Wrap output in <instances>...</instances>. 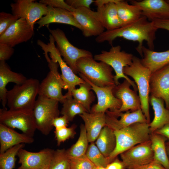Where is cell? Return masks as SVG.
I'll list each match as a JSON object with an SVG mask.
<instances>
[{
  "label": "cell",
  "instance_id": "obj_1",
  "mask_svg": "<svg viewBox=\"0 0 169 169\" xmlns=\"http://www.w3.org/2000/svg\"><path fill=\"white\" fill-rule=\"evenodd\" d=\"M157 29L152 21H148L146 17L142 16L131 23L114 30L105 31L97 36L95 41L98 43L107 41L112 44L116 38L122 37L127 40L137 42L138 44L136 49L142 57L144 41L146 42L149 49L153 50Z\"/></svg>",
  "mask_w": 169,
  "mask_h": 169
},
{
  "label": "cell",
  "instance_id": "obj_2",
  "mask_svg": "<svg viewBox=\"0 0 169 169\" xmlns=\"http://www.w3.org/2000/svg\"><path fill=\"white\" fill-rule=\"evenodd\" d=\"M115 147L107 158L110 163L119 154L140 144L150 140L149 123L137 122L120 130L114 131Z\"/></svg>",
  "mask_w": 169,
  "mask_h": 169
},
{
  "label": "cell",
  "instance_id": "obj_3",
  "mask_svg": "<svg viewBox=\"0 0 169 169\" xmlns=\"http://www.w3.org/2000/svg\"><path fill=\"white\" fill-rule=\"evenodd\" d=\"M78 73H80L95 85L100 87L115 86L113 69L102 62H97L93 57H82L77 61Z\"/></svg>",
  "mask_w": 169,
  "mask_h": 169
},
{
  "label": "cell",
  "instance_id": "obj_4",
  "mask_svg": "<svg viewBox=\"0 0 169 169\" xmlns=\"http://www.w3.org/2000/svg\"><path fill=\"white\" fill-rule=\"evenodd\" d=\"M123 71L125 75L132 77L136 84L141 110L149 124V83L151 72L148 68L143 65L141 59L135 56H134L131 64L125 67Z\"/></svg>",
  "mask_w": 169,
  "mask_h": 169
},
{
  "label": "cell",
  "instance_id": "obj_5",
  "mask_svg": "<svg viewBox=\"0 0 169 169\" xmlns=\"http://www.w3.org/2000/svg\"><path fill=\"white\" fill-rule=\"evenodd\" d=\"M40 84L37 79L30 78L21 84L15 85L8 90L7 105L9 109L33 110Z\"/></svg>",
  "mask_w": 169,
  "mask_h": 169
},
{
  "label": "cell",
  "instance_id": "obj_6",
  "mask_svg": "<svg viewBox=\"0 0 169 169\" xmlns=\"http://www.w3.org/2000/svg\"><path fill=\"white\" fill-rule=\"evenodd\" d=\"M133 54L121 50L120 45L112 46L109 51L103 50L100 53L94 56L97 61H101L110 66L114 70L115 74L114 80L116 85L120 83L119 79L123 78L127 80L132 86L134 90H138L137 85L134 81L130 79L123 73V69L131 64L134 57Z\"/></svg>",
  "mask_w": 169,
  "mask_h": 169
},
{
  "label": "cell",
  "instance_id": "obj_7",
  "mask_svg": "<svg viewBox=\"0 0 169 169\" xmlns=\"http://www.w3.org/2000/svg\"><path fill=\"white\" fill-rule=\"evenodd\" d=\"M59 101L38 95L36 101L33 114L36 129L47 136L53 129V121L59 116Z\"/></svg>",
  "mask_w": 169,
  "mask_h": 169
},
{
  "label": "cell",
  "instance_id": "obj_8",
  "mask_svg": "<svg viewBox=\"0 0 169 169\" xmlns=\"http://www.w3.org/2000/svg\"><path fill=\"white\" fill-rule=\"evenodd\" d=\"M45 57L48 63L49 71L40 84L38 95L63 103L66 97L63 95L62 90L67 88L58 71L59 64L54 59H50L49 55Z\"/></svg>",
  "mask_w": 169,
  "mask_h": 169
},
{
  "label": "cell",
  "instance_id": "obj_9",
  "mask_svg": "<svg viewBox=\"0 0 169 169\" xmlns=\"http://www.w3.org/2000/svg\"><path fill=\"white\" fill-rule=\"evenodd\" d=\"M0 124L12 129L17 128L23 133L33 137L37 129L33 110H0Z\"/></svg>",
  "mask_w": 169,
  "mask_h": 169
},
{
  "label": "cell",
  "instance_id": "obj_10",
  "mask_svg": "<svg viewBox=\"0 0 169 169\" xmlns=\"http://www.w3.org/2000/svg\"><path fill=\"white\" fill-rule=\"evenodd\" d=\"M49 42L46 44L38 40L37 44L44 52L49 53L50 58L54 59L58 63L61 72V77L68 90L65 95L66 98L72 97V91L75 88L76 86L84 83L85 81L77 76L62 58L58 49L55 45L54 39L51 34L49 36Z\"/></svg>",
  "mask_w": 169,
  "mask_h": 169
},
{
  "label": "cell",
  "instance_id": "obj_11",
  "mask_svg": "<svg viewBox=\"0 0 169 169\" xmlns=\"http://www.w3.org/2000/svg\"><path fill=\"white\" fill-rule=\"evenodd\" d=\"M48 29L56 43L57 48L60 55L63 57V59L76 74L78 73L76 66L77 61L82 57H93L92 54L89 51L79 49L73 45L61 29Z\"/></svg>",
  "mask_w": 169,
  "mask_h": 169
},
{
  "label": "cell",
  "instance_id": "obj_12",
  "mask_svg": "<svg viewBox=\"0 0 169 169\" xmlns=\"http://www.w3.org/2000/svg\"><path fill=\"white\" fill-rule=\"evenodd\" d=\"M34 0H18L11 4L12 14L25 19L33 28L35 23L45 15L47 6Z\"/></svg>",
  "mask_w": 169,
  "mask_h": 169
},
{
  "label": "cell",
  "instance_id": "obj_13",
  "mask_svg": "<svg viewBox=\"0 0 169 169\" xmlns=\"http://www.w3.org/2000/svg\"><path fill=\"white\" fill-rule=\"evenodd\" d=\"M78 74L80 77L91 85L92 90L96 95L97 103L93 106L91 112L105 113L108 109L110 111L114 112L120 108L122 102L115 97L112 92L115 86L99 87L91 83L81 74Z\"/></svg>",
  "mask_w": 169,
  "mask_h": 169
},
{
  "label": "cell",
  "instance_id": "obj_14",
  "mask_svg": "<svg viewBox=\"0 0 169 169\" xmlns=\"http://www.w3.org/2000/svg\"><path fill=\"white\" fill-rule=\"evenodd\" d=\"M34 33L33 28L24 19L20 18L0 36V43L13 47L30 40Z\"/></svg>",
  "mask_w": 169,
  "mask_h": 169
},
{
  "label": "cell",
  "instance_id": "obj_15",
  "mask_svg": "<svg viewBox=\"0 0 169 169\" xmlns=\"http://www.w3.org/2000/svg\"><path fill=\"white\" fill-rule=\"evenodd\" d=\"M72 13L84 37L97 36L105 31V28L96 17L95 11L90 8L80 7Z\"/></svg>",
  "mask_w": 169,
  "mask_h": 169
},
{
  "label": "cell",
  "instance_id": "obj_16",
  "mask_svg": "<svg viewBox=\"0 0 169 169\" xmlns=\"http://www.w3.org/2000/svg\"><path fill=\"white\" fill-rule=\"evenodd\" d=\"M120 155L122 161L126 168L146 164L154 160L150 140L138 144Z\"/></svg>",
  "mask_w": 169,
  "mask_h": 169
},
{
  "label": "cell",
  "instance_id": "obj_17",
  "mask_svg": "<svg viewBox=\"0 0 169 169\" xmlns=\"http://www.w3.org/2000/svg\"><path fill=\"white\" fill-rule=\"evenodd\" d=\"M54 151L47 148L32 152L21 148L17 155L20 164L17 169H40L50 163Z\"/></svg>",
  "mask_w": 169,
  "mask_h": 169
},
{
  "label": "cell",
  "instance_id": "obj_18",
  "mask_svg": "<svg viewBox=\"0 0 169 169\" xmlns=\"http://www.w3.org/2000/svg\"><path fill=\"white\" fill-rule=\"evenodd\" d=\"M149 85L151 95L163 100L169 110V64L151 73Z\"/></svg>",
  "mask_w": 169,
  "mask_h": 169
},
{
  "label": "cell",
  "instance_id": "obj_19",
  "mask_svg": "<svg viewBox=\"0 0 169 169\" xmlns=\"http://www.w3.org/2000/svg\"><path fill=\"white\" fill-rule=\"evenodd\" d=\"M105 125L113 131L120 130L137 122L148 123L141 109L131 112L128 111L125 113H115L107 110L105 112Z\"/></svg>",
  "mask_w": 169,
  "mask_h": 169
},
{
  "label": "cell",
  "instance_id": "obj_20",
  "mask_svg": "<svg viewBox=\"0 0 169 169\" xmlns=\"http://www.w3.org/2000/svg\"><path fill=\"white\" fill-rule=\"evenodd\" d=\"M131 84L126 79L118 85H115L112 90L114 95L122 102L120 108L114 112H123L130 110L131 112L141 109L139 96L136 92L130 88Z\"/></svg>",
  "mask_w": 169,
  "mask_h": 169
},
{
  "label": "cell",
  "instance_id": "obj_21",
  "mask_svg": "<svg viewBox=\"0 0 169 169\" xmlns=\"http://www.w3.org/2000/svg\"><path fill=\"white\" fill-rule=\"evenodd\" d=\"M131 3L137 7L142 12V15L150 21L169 19V3L166 0L132 1Z\"/></svg>",
  "mask_w": 169,
  "mask_h": 169
},
{
  "label": "cell",
  "instance_id": "obj_22",
  "mask_svg": "<svg viewBox=\"0 0 169 169\" xmlns=\"http://www.w3.org/2000/svg\"><path fill=\"white\" fill-rule=\"evenodd\" d=\"M38 28L52 23L69 25L81 30L80 25L74 17L72 13L65 9L47 6V14L36 23Z\"/></svg>",
  "mask_w": 169,
  "mask_h": 169
},
{
  "label": "cell",
  "instance_id": "obj_23",
  "mask_svg": "<svg viewBox=\"0 0 169 169\" xmlns=\"http://www.w3.org/2000/svg\"><path fill=\"white\" fill-rule=\"evenodd\" d=\"M113 1L97 7L96 17L107 30H112L123 26L119 17L115 2Z\"/></svg>",
  "mask_w": 169,
  "mask_h": 169
},
{
  "label": "cell",
  "instance_id": "obj_24",
  "mask_svg": "<svg viewBox=\"0 0 169 169\" xmlns=\"http://www.w3.org/2000/svg\"><path fill=\"white\" fill-rule=\"evenodd\" d=\"M34 141L33 137L19 133L13 129L0 124V154L17 145L31 144Z\"/></svg>",
  "mask_w": 169,
  "mask_h": 169
},
{
  "label": "cell",
  "instance_id": "obj_25",
  "mask_svg": "<svg viewBox=\"0 0 169 169\" xmlns=\"http://www.w3.org/2000/svg\"><path fill=\"white\" fill-rule=\"evenodd\" d=\"M27 79L22 74L12 71L5 61H0V100L3 108H6L7 104L6 86L8 83L20 84Z\"/></svg>",
  "mask_w": 169,
  "mask_h": 169
},
{
  "label": "cell",
  "instance_id": "obj_26",
  "mask_svg": "<svg viewBox=\"0 0 169 169\" xmlns=\"http://www.w3.org/2000/svg\"><path fill=\"white\" fill-rule=\"evenodd\" d=\"M79 115L84 122L89 142H94L106 125L105 113L85 112Z\"/></svg>",
  "mask_w": 169,
  "mask_h": 169
},
{
  "label": "cell",
  "instance_id": "obj_27",
  "mask_svg": "<svg viewBox=\"0 0 169 169\" xmlns=\"http://www.w3.org/2000/svg\"><path fill=\"white\" fill-rule=\"evenodd\" d=\"M164 101L161 98L151 95L149 103L154 111L153 120L149 124L151 133L155 132L166 125H169V110L164 105Z\"/></svg>",
  "mask_w": 169,
  "mask_h": 169
},
{
  "label": "cell",
  "instance_id": "obj_28",
  "mask_svg": "<svg viewBox=\"0 0 169 169\" xmlns=\"http://www.w3.org/2000/svg\"><path fill=\"white\" fill-rule=\"evenodd\" d=\"M142 52L141 62L151 73L169 64V49L164 51L156 52L143 46Z\"/></svg>",
  "mask_w": 169,
  "mask_h": 169
},
{
  "label": "cell",
  "instance_id": "obj_29",
  "mask_svg": "<svg viewBox=\"0 0 169 169\" xmlns=\"http://www.w3.org/2000/svg\"><path fill=\"white\" fill-rule=\"evenodd\" d=\"M167 140L165 136L155 132L151 133L150 141L154 160L165 169H169V159L166 145V141Z\"/></svg>",
  "mask_w": 169,
  "mask_h": 169
},
{
  "label": "cell",
  "instance_id": "obj_30",
  "mask_svg": "<svg viewBox=\"0 0 169 169\" xmlns=\"http://www.w3.org/2000/svg\"><path fill=\"white\" fill-rule=\"evenodd\" d=\"M115 4L123 26L136 21L143 16L142 12L137 7L130 4L126 1L118 0Z\"/></svg>",
  "mask_w": 169,
  "mask_h": 169
},
{
  "label": "cell",
  "instance_id": "obj_31",
  "mask_svg": "<svg viewBox=\"0 0 169 169\" xmlns=\"http://www.w3.org/2000/svg\"><path fill=\"white\" fill-rule=\"evenodd\" d=\"M96 144L103 154L108 158L116 146V139L114 131L105 126L96 139Z\"/></svg>",
  "mask_w": 169,
  "mask_h": 169
},
{
  "label": "cell",
  "instance_id": "obj_32",
  "mask_svg": "<svg viewBox=\"0 0 169 169\" xmlns=\"http://www.w3.org/2000/svg\"><path fill=\"white\" fill-rule=\"evenodd\" d=\"M79 86V88H75L72 91L71 95L84 107L88 112L90 113V106L95 100L94 95L91 90H92L91 86L85 81Z\"/></svg>",
  "mask_w": 169,
  "mask_h": 169
},
{
  "label": "cell",
  "instance_id": "obj_33",
  "mask_svg": "<svg viewBox=\"0 0 169 169\" xmlns=\"http://www.w3.org/2000/svg\"><path fill=\"white\" fill-rule=\"evenodd\" d=\"M89 142L87 131L84 125L80 127V133L76 142L66 150L69 156L78 157L84 156L86 153Z\"/></svg>",
  "mask_w": 169,
  "mask_h": 169
},
{
  "label": "cell",
  "instance_id": "obj_34",
  "mask_svg": "<svg viewBox=\"0 0 169 169\" xmlns=\"http://www.w3.org/2000/svg\"><path fill=\"white\" fill-rule=\"evenodd\" d=\"M63 104L60 113L65 116L69 122L72 121L76 115L88 112L84 107L72 97L66 98Z\"/></svg>",
  "mask_w": 169,
  "mask_h": 169
},
{
  "label": "cell",
  "instance_id": "obj_35",
  "mask_svg": "<svg viewBox=\"0 0 169 169\" xmlns=\"http://www.w3.org/2000/svg\"><path fill=\"white\" fill-rule=\"evenodd\" d=\"M24 144L16 145L4 152L0 154V169H13L19 151L24 146Z\"/></svg>",
  "mask_w": 169,
  "mask_h": 169
},
{
  "label": "cell",
  "instance_id": "obj_36",
  "mask_svg": "<svg viewBox=\"0 0 169 169\" xmlns=\"http://www.w3.org/2000/svg\"><path fill=\"white\" fill-rule=\"evenodd\" d=\"M48 169H71L66 150L63 149L54 150Z\"/></svg>",
  "mask_w": 169,
  "mask_h": 169
},
{
  "label": "cell",
  "instance_id": "obj_37",
  "mask_svg": "<svg viewBox=\"0 0 169 169\" xmlns=\"http://www.w3.org/2000/svg\"><path fill=\"white\" fill-rule=\"evenodd\" d=\"M86 155L96 167H106L110 163L108 158L103 154L94 142L88 146Z\"/></svg>",
  "mask_w": 169,
  "mask_h": 169
},
{
  "label": "cell",
  "instance_id": "obj_38",
  "mask_svg": "<svg viewBox=\"0 0 169 169\" xmlns=\"http://www.w3.org/2000/svg\"><path fill=\"white\" fill-rule=\"evenodd\" d=\"M69 158L71 169H92L96 167L86 154L78 157L69 156Z\"/></svg>",
  "mask_w": 169,
  "mask_h": 169
},
{
  "label": "cell",
  "instance_id": "obj_39",
  "mask_svg": "<svg viewBox=\"0 0 169 169\" xmlns=\"http://www.w3.org/2000/svg\"><path fill=\"white\" fill-rule=\"evenodd\" d=\"M75 128L74 126H72L70 127H66L55 129V137L57 145L59 146L62 143L70 138L73 137L75 134Z\"/></svg>",
  "mask_w": 169,
  "mask_h": 169
},
{
  "label": "cell",
  "instance_id": "obj_40",
  "mask_svg": "<svg viewBox=\"0 0 169 169\" xmlns=\"http://www.w3.org/2000/svg\"><path fill=\"white\" fill-rule=\"evenodd\" d=\"M19 18L10 13L2 12L0 13V36Z\"/></svg>",
  "mask_w": 169,
  "mask_h": 169
},
{
  "label": "cell",
  "instance_id": "obj_41",
  "mask_svg": "<svg viewBox=\"0 0 169 169\" xmlns=\"http://www.w3.org/2000/svg\"><path fill=\"white\" fill-rule=\"evenodd\" d=\"M39 3L55 8L66 10L72 12L74 9L68 5L63 0H41Z\"/></svg>",
  "mask_w": 169,
  "mask_h": 169
},
{
  "label": "cell",
  "instance_id": "obj_42",
  "mask_svg": "<svg viewBox=\"0 0 169 169\" xmlns=\"http://www.w3.org/2000/svg\"><path fill=\"white\" fill-rule=\"evenodd\" d=\"M14 49L9 45L0 43V61L9 59L14 53Z\"/></svg>",
  "mask_w": 169,
  "mask_h": 169
},
{
  "label": "cell",
  "instance_id": "obj_43",
  "mask_svg": "<svg viewBox=\"0 0 169 169\" xmlns=\"http://www.w3.org/2000/svg\"><path fill=\"white\" fill-rule=\"evenodd\" d=\"M93 0H66L65 2L69 6L75 9L80 7L90 9L91 4L95 2Z\"/></svg>",
  "mask_w": 169,
  "mask_h": 169
},
{
  "label": "cell",
  "instance_id": "obj_44",
  "mask_svg": "<svg viewBox=\"0 0 169 169\" xmlns=\"http://www.w3.org/2000/svg\"><path fill=\"white\" fill-rule=\"evenodd\" d=\"M127 169H165L161 164L154 160L149 163L128 167Z\"/></svg>",
  "mask_w": 169,
  "mask_h": 169
},
{
  "label": "cell",
  "instance_id": "obj_45",
  "mask_svg": "<svg viewBox=\"0 0 169 169\" xmlns=\"http://www.w3.org/2000/svg\"><path fill=\"white\" fill-rule=\"evenodd\" d=\"M69 122L65 116L62 115L55 118L53 121V125L55 129H58L67 127Z\"/></svg>",
  "mask_w": 169,
  "mask_h": 169
},
{
  "label": "cell",
  "instance_id": "obj_46",
  "mask_svg": "<svg viewBox=\"0 0 169 169\" xmlns=\"http://www.w3.org/2000/svg\"><path fill=\"white\" fill-rule=\"evenodd\" d=\"M155 26L157 29L166 30L169 32V19H155L151 21Z\"/></svg>",
  "mask_w": 169,
  "mask_h": 169
},
{
  "label": "cell",
  "instance_id": "obj_47",
  "mask_svg": "<svg viewBox=\"0 0 169 169\" xmlns=\"http://www.w3.org/2000/svg\"><path fill=\"white\" fill-rule=\"evenodd\" d=\"M106 168L107 169H124L125 167L122 161L116 159L109 163Z\"/></svg>",
  "mask_w": 169,
  "mask_h": 169
},
{
  "label": "cell",
  "instance_id": "obj_48",
  "mask_svg": "<svg viewBox=\"0 0 169 169\" xmlns=\"http://www.w3.org/2000/svg\"><path fill=\"white\" fill-rule=\"evenodd\" d=\"M155 132L166 137L168 140V142L166 143V144L169 145V125H165Z\"/></svg>",
  "mask_w": 169,
  "mask_h": 169
},
{
  "label": "cell",
  "instance_id": "obj_49",
  "mask_svg": "<svg viewBox=\"0 0 169 169\" xmlns=\"http://www.w3.org/2000/svg\"><path fill=\"white\" fill-rule=\"evenodd\" d=\"M166 145L167 153L169 159V145H167L166 144Z\"/></svg>",
  "mask_w": 169,
  "mask_h": 169
},
{
  "label": "cell",
  "instance_id": "obj_50",
  "mask_svg": "<svg viewBox=\"0 0 169 169\" xmlns=\"http://www.w3.org/2000/svg\"><path fill=\"white\" fill-rule=\"evenodd\" d=\"M49 164V163L40 169H48Z\"/></svg>",
  "mask_w": 169,
  "mask_h": 169
},
{
  "label": "cell",
  "instance_id": "obj_51",
  "mask_svg": "<svg viewBox=\"0 0 169 169\" xmlns=\"http://www.w3.org/2000/svg\"><path fill=\"white\" fill-rule=\"evenodd\" d=\"M96 169H107L106 167L102 166L96 167Z\"/></svg>",
  "mask_w": 169,
  "mask_h": 169
},
{
  "label": "cell",
  "instance_id": "obj_52",
  "mask_svg": "<svg viewBox=\"0 0 169 169\" xmlns=\"http://www.w3.org/2000/svg\"><path fill=\"white\" fill-rule=\"evenodd\" d=\"M166 1L169 3V0H166Z\"/></svg>",
  "mask_w": 169,
  "mask_h": 169
},
{
  "label": "cell",
  "instance_id": "obj_53",
  "mask_svg": "<svg viewBox=\"0 0 169 169\" xmlns=\"http://www.w3.org/2000/svg\"><path fill=\"white\" fill-rule=\"evenodd\" d=\"M96 169V167H95L93 169Z\"/></svg>",
  "mask_w": 169,
  "mask_h": 169
}]
</instances>
